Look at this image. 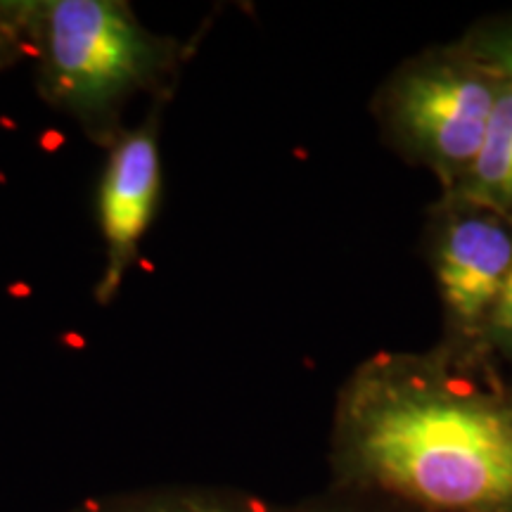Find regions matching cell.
I'll return each instance as SVG.
<instances>
[{
    "label": "cell",
    "mask_w": 512,
    "mask_h": 512,
    "mask_svg": "<svg viewBox=\"0 0 512 512\" xmlns=\"http://www.w3.org/2000/svg\"><path fill=\"white\" fill-rule=\"evenodd\" d=\"M460 188L467 202L486 211H512V86L505 81L482 150Z\"/></svg>",
    "instance_id": "obj_6"
},
{
    "label": "cell",
    "mask_w": 512,
    "mask_h": 512,
    "mask_svg": "<svg viewBox=\"0 0 512 512\" xmlns=\"http://www.w3.org/2000/svg\"><path fill=\"white\" fill-rule=\"evenodd\" d=\"M159 112L133 131H121L110 145V159L98 188V221L105 240V268L95 299L110 304L138 259L140 240L152 226L162 192L159 159Z\"/></svg>",
    "instance_id": "obj_4"
},
{
    "label": "cell",
    "mask_w": 512,
    "mask_h": 512,
    "mask_svg": "<svg viewBox=\"0 0 512 512\" xmlns=\"http://www.w3.org/2000/svg\"><path fill=\"white\" fill-rule=\"evenodd\" d=\"M510 271L512 228L494 211L448 221L437 245V283L460 330H484Z\"/></svg>",
    "instance_id": "obj_5"
},
{
    "label": "cell",
    "mask_w": 512,
    "mask_h": 512,
    "mask_svg": "<svg viewBox=\"0 0 512 512\" xmlns=\"http://www.w3.org/2000/svg\"><path fill=\"white\" fill-rule=\"evenodd\" d=\"M17 48L19 46L15 43V38L8 36L3 29H0V69L8 67V64L15 60Z\"/></svg>",
    "instance_id": "obj_10"
},
{
    "label": "cell",
    "mask_w": 512,
    "mask_h": 512,
    "mask_svg": "<svg viewBox=\"0 0 512 512\" xmlns=\"http://www.w3.org/2000/svg\"><path fill=\"white\" fill-rule=\"evenodd\" d=\"M349 463L446 512H512V396L437 356H377L342 401Z\"/></svg>",
    "instance_id": "obj_1"
},
{
    "label": "cell",
    "mask_w": 512,
    "mask_h": 512,
    "mask_svg": "<svg viewBox=\"0 0 512 512\" xmlns=\"http://www.w3.org/2000/svg\"><path fill=\"white\" fill-rule=\"evenodd\" d=\"M475 57L498 79L512 86V24L484 34L475 48Z\"/></svg>",
    "instance_id": "obj_8"
},
{
    "label": "cell",
    "mask_w": 512,
    "mask_h": 512,
    "mask_svg": "<svg viewBox=\"0 0 512 512\" xmlns=\"http://www.w3.org/2000/svg\"><path fill=\"white\" fill-rule=\"evenodd\" d=\"M491 342L505 354L512 356V271L508 275V283L503 287L501 299H498L489 320H486L484 330Z\"/></svg>",
    "instance_id": "obj_9"
},
{
    "label": "cell",
    "mask_w": 512,
    "mask_h": 512,
    "mask_svg": "<svg viewBox=\"0 0 512 512\" xmlns=\"http://www.w3.org/2000/svg\"><path fill=\"white\" fill-rule=\"evenodd\" d=\"M0 29L31 46L43 100L102 145L124 131L128 100L166 86L181 53L119 0L0 3Z\"/></svg>",
    "instance_id": "obj_2"
},
{
    "label": "cell",
    "mask_w": 512,
    "mask_h": 512,
    "mask_svg": "<svg viewBox=\"0 0 512 512\" xmlns=\"http://www.w3.org/2000/svg\"><path fill=\"white\" fill-rule=\"evenodd\" d=\"M88 512H256L242 503L216 501L204 496H140L98 505Z\"/></svg>",
    "instance_id": "obj_7"
},
{
    "label": "cell",
    "mask_w": 512,
    "mask_h": 512,
    "mask_svg": "<svg viewBox=\"0 0 512 512\" xmlns=\"http://www.w3.org/2000/svg\"><path fill=\"white\" fill-rule=\"evenodd\" d=\"M503 81L482 62H432L394 86V124L441 176L460 181L482 150Z\"/></svg>",
    "instance_id": "obj_3"
}]
</instances>
